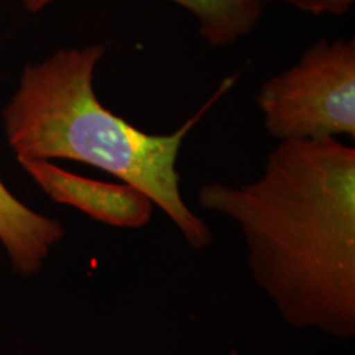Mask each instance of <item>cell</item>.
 <instances>
[{"label":"cell","instance_id":"cell-5","mask_svg":"<svg viewBox=\"0 0 355 355\" xmlns=\"http://www.w3.org/2000/svg\"><path fill=\"white\" fill-rule=\"evenodd\" d=\"M64 234L60 220L26 206L0 180V243L13 272L20 277L42 272L53 247L63 241Z\"/></svg>","mask_w":355,"mask_h":355},{"label":"cell","instance_id":"cell-6","mask_svg":"<svg viewBox=\"0 0 355 355\" xmlns=\"http://www.w3.org/2000/svg\"><path fill=\"white\" fill-rule=\"evenodd\" d=\"M60 0H21L26 12L38 13ZM193 13L201 38L212 48H225L259 26L266 0H171Z\"/></svg>","mask_w":355,"mask_h":355},{"label":"cell","instance_id":"cell-8","mask_svg":"<svg viewBox=\"0 0 355 355\" xmlns=\"http://www.w3.org/2000/svg\"><path fill=\"white\" fill-rule=\"evenodd\" d=\"M227 355H241V354H239L237 350H235V349H232V350H230V352H229Z\"/></svg>","mask_w":355,"mask_h":355},{"label":"cell","instance_id":"cell-1","mask_svg":"<svg viewBox=\"0 0 355 355\" xmlns=\"http://www.w3.org/2000/svg\"><path fill=\"white\" fill-rule=\"evenodd\" d=\"M198 202L239 225L252 277L291 327L354 337V146L279 140L260 178L207 183Z\"/></svg>","mask_w":355,"mask_h":355},{"label":"cell","instance_id":"cell-3","mask_svg":"<svg viewBox=\"0 0 355 355\" xmlns=\"http://www.w3.org/2000/svg\"><path fill=\"white\" fill-rule=\"evenodd\" d=\"M265 130L277 140L355 137V42L321 38L261 84Z\"/></svg>","mask_w":355,"mask_h":355},{"label":"cell","instance_id":"cell-2","mask_svg":"<svg viewBox=\"0 0 355 355\" xmlns=\"http://www.w3.org/2000/svg\"><path fill=\"white\" fill-rule=\"evenodd\" d=\"M104 55V44L63 48L25 66L2 110L8 146L17 162L69 159L109 173L140 189L170 217L191 248L204 250L214 235L184 202L178 158L189 132L234 87L237 76L225 78L178 130L155 135L99 101L94 78Z\"/></svg>","mask_w":355,"mask_h":355},{"label":"cell","instance_id":"cell-7","mask_svg":"<svg viewBox=\"0 0 355 355\" xmlns=\"http://www.w3.org/2000/svg\"><path fill=\"white\" fill-rule=\"evenodd\" d=\"M298 8L301 12L311 13L314 17L321 15H344L350 10L355 0H277Z\"/></svg>","mask_w":355,"mask_h":355},{"label":"cell","instance_id":"cell-4","mask_svg":"<svg viewBox=\"0 0 355 355\" xmlns=\"http://www.w3.org/2000/svg\"><path fill=\"white\" fill-rule=\"evenodd\" d=\"M32 180L55 202L76 207L92 219L121 229L145 227L155 204L127 183H104L66 171L53 162H19Z\"/></svg>","mask_w":355,"mask_h":355}]
</instances>
